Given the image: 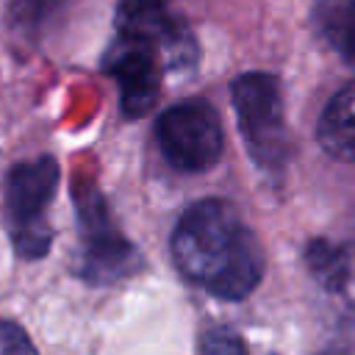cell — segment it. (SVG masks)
I'll return each mask as SVG.
<instances>
[{
	"instance_id": "6da1fadb",
	"label": "cell",
	"mask_w": 355,
	"mask_h": 355,
	"mask_svg": "<svg viewBox=\"0 0 355 355\" xmlns=\"http://www.w3.org/2000/svg\"><path fill=\"white\" fill-rule=\"evenodd\" d=\"M172 258L180 275L216 300L239 302L263 277V247L225 200L191 202L175 225Z\"/></svg>"
},
{
	"instance_id": "7a4b0ae2",
	"label": "cell",
	"mask_w": 355,
	"mask_h": 355,
	"mask_svg": "<svg viewBox=\"0 0 355 355\" xmlns=\"http://www.w3.org/2000/svg\"><path fill=\"white\" fill-rule=\"evenodd\" d=\"M61 180L55 158L39 155L33 161L17 164L6 178V216L11 227V241L19 258H42L53 244L50 225L44 222V208L53 202Z\"/></svg>"
},
{
	"instance_id": "3957f363",
	"label": "cell",
	"mask_w": 355,
	"mask_h": 355,
	"mask_svg": "<svg viewBox=\"0 0 355 355\" xmlns=\"http://www.w3.org/2000/svg\"><path fill=\"white\" fill-rule=\"evenodd\" d=\"M78 227H80V261L78 275L92 286H108L141 266V255L111 222L108 205L94 183H78L75 191Z\"/></svg>"
},
{
	"instance_id": "277c9868",
	"label": "cell",
	"mask_w": 355,
	"mask_h": 355,
	"mask_svg": "<svg viewBox=\"0 0 355 355\" xmlns=\"http://www.w3.org/2000/svg\"><path fill=\"white\" fill-rule=\"evenodd\" d=\"M230 97L252 161L263 169H280L288 158V130L277 80L266 72H244L233 80Z\"/></svg>"
},
{
	"instance_id": "5b68a950",
	"label": "cell",
	"mask_w": 355,
	"mask_h": 355,
	"mask_svg": "<svg viewBox=\"0 0 355 355\" xmlns=\"http://www.w3.org/2000/svg\"><path fill=\"white\" fill-rule=\"evenodd\" d=\"M155 141L180 172H205L225 150L219 114L205 100H183L166 108L155 122Z\"/></svg>"
},
{
	"instance_id": "8992f818",
	"label": "cell",
	"mask_w": 355,
	"mask_h": 355,
	"mask_svg": "<svg viewBox=\"0 0 355 355\" xmlns=\"http://www.w3.org/2000/svg\"><path fill=\"white\" fill-rule=\"evenodd\" d=\"M116 33L155 44L172 72H189L200 58L189 25L169 14V0H119Z\"/></svg>"
},
{
	"instance_id": "52a82bcc",
	"label": "cell",
	"mask_w": 355,
	"mask_h": 355,
	"mask_svg": "<svg viewBox=\"0 0 355 355\" xmlns=\"http://www.w3.org/2000/svg\"><path fill=\"white\" fill-rule=\"evenodd\" d=\"M158 47L144 39L119 36L108 47L103 58V69L119 83V103L122 114L139 119L153 111L161 89L158 78Z\"/></svg>"
},
{
	"instance_id": "ba28073f",
	"label": "cell",
	"mask_w": 355,
	"mask_h": 355,
	"mask_svg": "<svg viewBox=\"0 0 355 355\" xmlns=\"http://www.w3.org/2000/svg\"><path fill=\"white\" fill-rule=\"evenodd\" d=\"M305 263L330 294L344 297L355 308V244L313 239L305 247Z\"/></svg>"
},
{
	"instance_id": "9c48e42d",
	"label": "cell",
	"mask_w": 355,
	"mask_h": 355,
	"mask_svg": "<svg viewBox=\"0 0 355 355\" xmlns=\"http://www.w3.org/2000/svg\"><path fill=\"white\" fill-rule=\"evenodd\" d=\"M319 144L336 161L355 164V80L344 86L319 116Z\"/></svg>"
},
{
	"instance_id": "30bf717a",
	"label": "cell",
	"mask_w": 355,
	"mask_h": 355,
	"mask_svg": "<svg viewBox=\"0 0 355 355\" xmlns=\"http://www.w3.org/2000/svg\"><path fill=\"white\" fill-rule=\"evenodd\" d=\"M311 17L316 33L355 67V0H316Z\"/></svg>"
},
{
	"instance_id": "8fae6325",
	"label": "cell",
	"mask_w": 355,
	"mask_h": 355,
	"mask_svg": "<svg viewBox=\"0 0 355 355\" xmlns=\"http://www.w3.org/2000/svg\"><path fill=\"white\" fill-rule=\"evenodd\" d=\"M67 0H11L8 28L25 42H39L61 17Z\"/></svg>"
},
{
	"instance_id": "7c38bea8",
	"label": "cell",
	"mask_w": 355,
	"mask_h": 355,
	"mask_svg": "<svg viewBox=\"0 0 355 355\" xmlns=\"http://www.w3.org/2000/svg\"><path fill=\"white\" fill-rule=\"evenodd\" d=\"M202 355H250L241 336L227 327H214L202 336Z\"/></svg>"
},
{
	"instance_id": "4fadbf2b",
	"label": "cell",
	"mask_w": 355,
	"mask_h": 355,
	"mask_svg": "<svg viewBox=\"0 0 355 355\" xmlns=\"http://www.w3.org/2000/svg\"><path fill=\"white\" fill-rule=\"evenodd\" d=\"M0 355H39L22 324L0 319Z\"/></svg>"
}]
</instances>
